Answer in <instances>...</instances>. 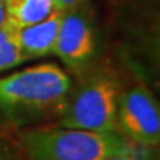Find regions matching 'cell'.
<instances>
[{"instance_id":"1","label":"cell","mask_w":160,"mask_h":160,"mask_svg":"<svg viewBox=\"0 0 160 160\" xmlns=\"http://www.w3.org/2000/svg\"><path fill=\"white\" fill-rule=\"evenodd\" d=\"M71 86L68 73L53 62L0 77V113L17 126L59 116Z\"/></svg>"},{"instance_id":"2","label":"cell","mask_w":160,"mask_h":160,"mask_svg":"<svg viewBox=\"0 0 160 160\" xmlns=\"http://www.w3.org/2000/svg\"><path fill=\"white\" fill-rule=\"evenodd\" d=\"M19 147L28 160H104L135 151V144L117 131L93 132L64 126L24 131Z\"/></svg>"},{"instance_id":"3","label":"cell","mask_w":160,"mask_h":160,"mask_svg":"<svg viewBox=\"0 0 160 160\" xmlns=\"http://www.w3.org/2000/svg\"><path fill=\"white\" fill-rule=\"evenodd\" d=\"M71 86L58 116L59 126L93 132L117 131V111L122 97L117 76L108 68H93Z\"/></svg>"},{"instance_id":"4","label":"cell","mask_w":160,"mask_h":160,"mask_svg":"<svg viewBox=\"0 0 160 160\" xmlns=\"http://www.w3.org/2000/svg\"><path fill=\"white\" fill-rule=\"evenodd\" d=\"M117 132L138 145H159V104L145 85H135L122 93L117 111Z\"/></svg>"},{"instance_id":"5","label":"cell","mask_w":160,"mask_h":160,"mask_svg":"<svg viewBox=\"0 0 160 160\" xmlns=\"http://www.w3.org/2000/svg\"><path fill=\"white\" fill-rule=\"evenodd\" d=\"M52 53L77 76L85 74L93 67L98 55L97 36L91 19L80 8L62 13Z\"/></svg>"},{"instance_id":"6","label":"cell","mask_w":160,"mask_h":160,"mask_svg":"<svg viewBox=\"0 0 160 160\" xmlns=\"http://www.w3.org/2000/svg\"><path fill=\"white\" fill-rule=\"evenodd\" d=\"M62 11H55L37 24L17 28L19 48L27 59L43 58L53 52L58 30L62 21Z\"/></svg>"},{"instance_id":"7","label":"cell","mask_w":160,"mask_h":160,"mask_svg":"<svg viewBox=\"0 0 160 160\" xmlns=\"http://www.w3.org/2000/svg\"><path fill=\"white\" fill-rule=\"evenodd\" d=\"M6 22L24 28L37 24L57 11L52 0H5Z\"/></svg>"},{"instance_id":"8","label":"cell","mask_w":160,"mask_h":160,"mask_svg":"<svg viewBox=\"0 0 160 160\" xmlns=\"http://www.w3.org/2000/svg\"><path fill=\"white\" fill-rule=\"evenodd\" d=\"M24 61H27V58L19 48L17 28L6 22L0 27V71L18 67Z\"/></svg>"},{"instance_id":"9","label":"cell","mask_w":160,"mask_h":160,"mask_svg":"<svg viewBox=\"0 0 160 160\" xmlns=\"http://www.w3.org/2000/svg\"><path fill=\"white\" fill-rule=\"evenodd\" d=\"M53 5L58 11H71V9H76V8H80L83 5L85 0H52Z\"/></svg>"},{"instance_id":"10","label":"cell","mask_w":160,"mask_h":160,"mask_svg":"<svg viewBox=\"0 0 160 160\" xmlns=\"http://www.w3.org/2000/svg\"><path fill=\"white\" fill-rule=\"evenodd\" d=\"M0 160H17V157L13 156V153L11 150H8L3 145H0Z\"/></svg>"},{"instance_id":"11","label":"cell","mask_w":160,"mask_h":160,"mask_svg":"<svg viewBox=\"0 0 160 160\" xmlns=\"http://www.w3.org/2000/svg\"><path fill=\"white\" fill-rule=\"evenodd\" d=\"M104 160H137V157L133 154H114V156H110L107 159Z\"/></svg>"},{"instance_id":"12","label":"cell","mask_w":160,"mask_h":160,"mask_svg":"<svg viewBox=\"0 0 160 160\" xmlns=\"http://www.w3.org/2000/svg\"><path fill=\"white\" fill-rule=\"evenodd\" d=\"M6 24V8L5 0H0V27Z\"/></svg>"}]
</instances>
